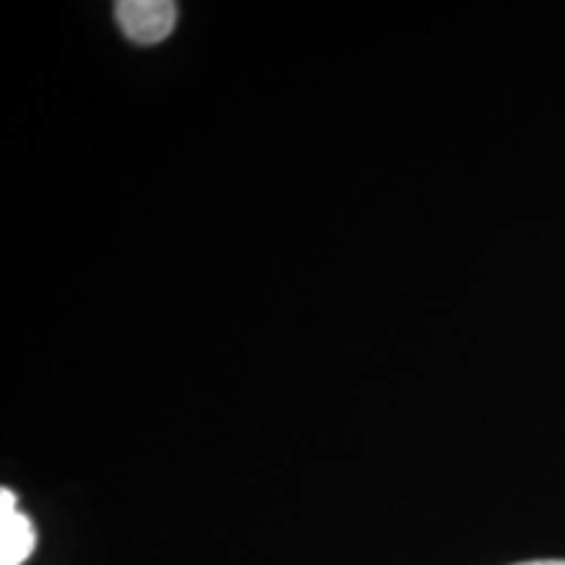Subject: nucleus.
<instances>
[{
    "label": "nucleus",
    "instance_id": "7ed1b4c3",
    "mask_svg": "<svg viewBox=\"0 0 565 565\" xmlns=\"http://www.w3.org/2000/svg\"><path fill=\"white\" fill-rule=\"evenodd\" d=\"M519 565H565V561H529V563H519Z\"/></svg>",
    "mask_w": 565,
    "mask_h": 565
},
{
    "label": "nucleus",
    "instance_id": "f03ea898",
    "mask_svg": "<svg viewBox=\"0 0 565 565\" xmlns=\"http://www.w3.org/2000/svg\"><path fill=\"white\" fill-rule=\"evenodd\" d=\"M34 526L24 513L17 511V494L0 490V565H21L32 555Z\"/></svg>",
    "mask_w": 565,
    "mask_h": 565
},
{
    "label": "nucleus",
    "instance_id": "f257e3e1",
    "mask_svg": "<svg viewBox=\"0 0 565 565\" xmlns=\"http://www.w3.org/2000/svg\"><path fill=\"white\" fill-rule=\"evenodd\" d=\"M179 9L171 0H121L116 3V21L121 32L137 45H158L173 32Z\"/></svg>",
    "mask_w": 565,
    "mask_h": 565
}]
</instances>
